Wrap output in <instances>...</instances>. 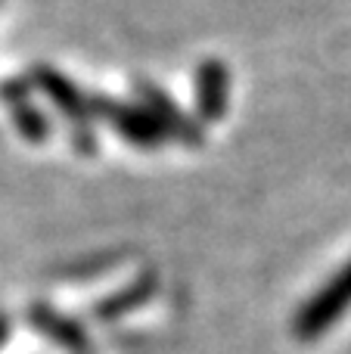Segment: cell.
<instances>
[{
    "label": "cell",
    "instance_id": "cell-1",
    "mask_svg": "<svg viewBox=\"0 0 351 354\" xmlns=\"http://www.w3.org/2000/svg\"><path fill=\"white\" fill-rule=\"evenodd\" d=\"M31 91L44 93L53 103V109L66 118L68 124V137H72V149L81 156H93L97 153V128H93V115H91V97L75 84L72 78H66L62 72H56L47 62H35L25 75Z\"/></svg>",
    "mask_w": 351,
    "mask_h": 354
},
{
    "label": "cell",
    "instance_id": "cell-2",
    "mask_svg": "<svg viewBox=\"0 0 351 354\" xmlns=\"http://www.w3.org/2000/svg\"><path fill=\"white\" fill-rule=\"evenodd\" d=\"M91 115L93 122H103L112 128L124 143L137 149H159L168 143V134L162 124L143 109L140 103H128V100H115L106 93H91Z\"/></svg>",
    "mask_w": 351,
    "mask_h": 354
},
{
    "label": "cell",
    "instance_id": "cell-3",
    "mask_svg": "<svg viewBox=\"0 0 351 354\" xmlns=\"http://www.w3.org/2000/svg\"><path fill=\"white\" fill-rule=\"evenodd\" d=\"M351 308V258L345 268H339L302 308H298L296 320H292V333L302 342H314L317 336L330 330L333 324H339Z\"/></svg>",
    "mask_w": 351,
    "mask_h": 354
},
{
    "label": "cell",
    "instance_id": "cell-4",
    "mask_svg": "<svg viewBox=\"0 0 351 354\" xmlns=\"http://www.w3.org/2000/svg\"><path fill=\"white\" fill-rule=\"evenodd\" d=\"M134 97H137V103L162 124V131H165L168 137H174V140L184 143V147H202L205 131H202V124H199V118L187 115L159 84H153V81H134Z\"/></svg>",
    "mask_w": 351,
    "mask_h": 354
},
{
    "label": "cell",
    "instance_id": "cell-5",
    "mask_svg": "<svg viewBox=\"0 0 351 354\" xmlns=\"http://www.w3.org/2000/svg\"><path fill=\"white\" fill-rule=\"evenodd\" d=\"M31 87L25 78H10L0 84V100L10 106V115H12V124L16 131L31 143V147H44L53 134V124L50 118L31 103Z\"/></svg>",
    "mask_w": 351,
    "mask_h": 354
},
{
    "label": "cell",
    "instance_id": "cell-6",
    "mask_svg": "<svg viewBox=\"0 0 351 354\" xmlns=\"http://www.w3.org/2000/svg\"><path fill=\"white\" fill-rule=\"evenodd\" d=\"M230 103V72L221 59H202L196 68V115L202 122H221Z\"/></svg>",
    "mask_w": 351,
    "mask_h": 354
},
{
    "label": "cell",
    "instance_id": "cell-7",
    "mask_svg": "<svg viewBox=\"0 0 351 354\" xmlns=\"http://www.w3.org/2000/svg\"><path fill=\"white\" fill-rule=\"evenodd\" d=\"M28 324L31 330H37L41 336H47L56 348L68 351V354H93L91 339H87L84 326L78 320L59 314L56 308L50 305H31L28 308Z\"/></svg>",
    "mask_w": 351,
    "mask_h": 354
},
{
    "label": "cell",
    "instance_id": "cell-8",
    "mask_svg": "<svg viewBox=\"0 0 351 354\" xmlns=\"http://www.w3.org/2000/svg\"><path fill=\"white\" fill-rule=\"evenodd\" d=\"M155 289H159V277H155L153 270H149V274H140L124 289H118V292L99 299L97 305H93V317H97L99 324H109V320L124 317V314H131V311H137V308L146 305V301L155 295Z\"/></svg>",
    "mask_w": 351,
    "mask_h": 354
},
{
    "label": "cell",
    "instance_id": "cell-9",
    "mask_svg": "<svg viewBox=\"0 0 351 354\" xmlns=\"http://www.w3.org/2000/svg\"><path fill=\"white\" fill-rule=\"evenodd\" d=\"M6 339H10V320H6V314H0V348L6 345Z\"/></svg>",
    "mask_w": 351,
    "mask_h": 354
}]
</instances>
